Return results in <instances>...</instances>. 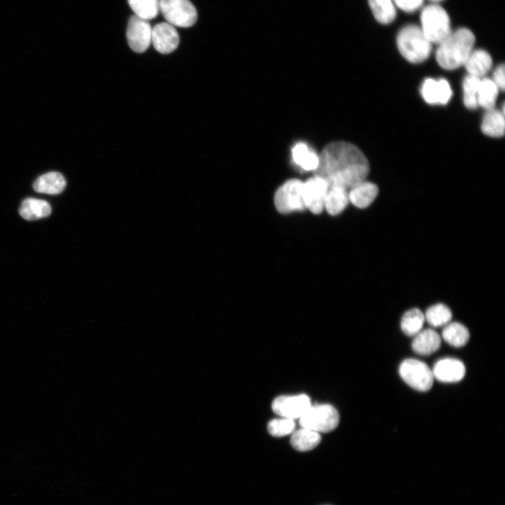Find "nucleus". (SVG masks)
<instances>
[{
    "label": "nucleus",
    "instance_id": "2f4dec72",
    "mask_svg": "<svg viewBox=\"0 0 505 505\" xmlns=\"http://www.w3.org/2000/svg\"><path fill=\"white\" fill-rule=\"evenodd\" d=\"M394 4L405 12H413L419 9L424 0H393Z\"/></svg>",
    "mask_w": 505,
    "mask_h": 505
},
{
    "label": "nucleus",
    "instance_id": "c85d7f7f",
    "mask_svg": "<svg viewBox=\"0 0 505 505\" xmlns=\"http://www.w3.org/2000/svg\"><path fill=\"white\" fill-rule=\"evenodd\" d=\"M128 2L135 15L147 20L156 18L160 11V0H128Z\"/></svg>",
    "mask_w": 505,
    "mask_h": 505
},
{
    "label": "nucleus",
    "instance_id": "9d476101",
    "mask_svg": "<svg viewBox=\"0 0 505 505\" xmlns=\"http://www.w3.org/2000/svg\"><path fill=\"white\" fill-rule=\"evenodd\" d=\"M152 27L147 20L133 15L128 24L127 41L136 53L144 52L152 43Z\"/></svg>",
    "mask_w": 505,
    "mask_h": 505
},
{
    "label": "nucleus",
    "instance_id": "a878e982",
    "mask_svg": "<svg viewBox=\"0 0 505 505\" xmlns=\"http://www.w3.org/2000/svg\"><path fill=\"white\" fill-rule=\"evenodd\" d=\"M375 18L382 24H389L394 20L396 11L393 0H368Z\"/></svg>",
    "mask_w": 505,
    "mask_h": 505
},
{
    "label": "nucleus",
    "instance_id": "0eeeda50",
    "mask_svg": "<svg viewBox=\"0 0 505 505\" xmlns=\"http://www.w3.org/2000/svg\"><path fill=\"white\" fill-rule=\"evenodd\" d=\"M303 182L290 179L283 184L274 195L276 210L283 214L305 210L302 195Z\"/></svg>",
    "mask_w": 505,
    "mask_h": 505
},
{
    "label": "nucleus",
    "instance_id": "ddd939ff",
    "mask_svg": "<svg viewBox=\"0 0 505 505\" xmlns=\"http://www.w3.org/2000/svg\"><path fill=\"white\" fill-rule=\"evenodd\" d=\"M421 94L430 105H445L450 100L452 91L447 80L428 78L422 83Z\"/></svg>",
    "mask_w": 505,
    "mask_h": 505
},
{
    "label": "nucleus",
    "instance_id": "423d86ee",
    "mask_svg": "<svg viewBox=\"0 0 505 505\" xmlns=\"http://www.w3.org/2000/svg\"><path fill=\"white\" fill-rule=\"evenodd\" d=\"M399 374L408 385L419 391H429L433 383L432 370L417 359L404 360L399 366Z\"/></svg>",
    "mask_w": 505,
    "mask_h": 505
},
{
    "label": "nucleus",
    "instance_id": "4be33fe9",
    "mask_svg": "<svg viewBox=\"0 0 505 505\" xmlns=\"http://www.w3.org/2000/svg\"><path fill=\"white\" fill-rule=\"evenodd\" d=\"M319 433L302 427L293 431L290 438V444L293 448L300 452H306L316 447L321 442Z\"/></svg>",
    "mask_w": 505,
    "mask_h": 505
},
{
    "label": "nucleus",
    "instance_id": "f3484780",
    "mask_svg": "<svg viewBox=\"0 0 505 505\" xmlns=\"http://www.w3.org/2000/svg\"><path fill=\"white\" fill-rule=\"evenodd\" d=\"M492 65L490 55L485 50L477 49L471 52L464 65L469 74L481 78L489 72Z\"/></svg>",
    "mask_w": 505,
    "mask_h": 505
},
{
    "label": "nucleus",
    "instance_id": "5701e85b",
    "mask_svg": "<svg viewBox=\"0 0 505 505\" xmlns=\"http://www.w3.org/2000/svg\"><path fill=\"white\" fill-rule=\"evenodd\" d=\"M504 113L494 109L487 110L483 116L481 124L483 133L492 137H500L504 134Z\"/></svg>",
    "mask_w": 505,
    "mask_h": 505
},
{
    "label": "nucleus",
    "instance_id": "72a5a7b5",
    "mask_svg": "<svg viewBox=\"0 0 505 505\" xmlns=\"http://www.w3.org/2000/svg\"><path fill=\"white\" fill-rule=\"evenodd\" d=\"M429 1H432V2H433L434 4H436V3L440 2V1H443V0H429Z\"/></svg>",
    "mask_w": 505,
    "mask_h": 505
},
{
    "label": "nucleus",
    "instance_id": "7c9ffc66",
    "mask_svg": "<svg viewBox=\"0 0 505 505\" xmlns=\"http://www.w3.org/2000/svg\"><path fill=\"white\" fill-rule=\"evenodd\" d=\"M295 428L294 419L288 418L274 419L267 426L269 433L275 437H282L292 433Z\"/></svg>",
    "mask_w": 505,
    "mask_h": 505
},
{
    "label": "nucleus",
    "instance_id": "39448f33",
    "mask_svg": "<svg viewBox=\"0 0 505 505\" xmlns=\"http://www.w3.org/2000/svg\"><path fill=\"white\" fill-rule=\"evenodd\" d=\"M339 422V415L332 405L321 404L311 405L299 418L302 427L319 432H329L334 430Z\"/></svg>",
    "mask_w": 505,
    "mask_h": 505
},
{
    "label": "nucleus",
    "instance_id": "cd10ccee",
    "mask_svg": "<svg viewBox=\"0 0 505 505\" xmlns=\"http://www.w3.org/2000/svg\"><path fill=\"white\" fill-rule=\"evenodd\" d=\"M499 88L492 79H480L478 91V106L489 110L493 109L497 97Z\"/></svg>",
    "mask_w": 505,
    "mask_h": 505
},
{
    "label": "nucleus",
    "instance_id": "dca6fc26",
    "mask_svg": "<svg viewBox=\"0 0 505 505\" xmlns=\"http://www.w3.org/2000/svg\"><path fill=\"white\" fill-rule=\"evenodd\" d=\"M441 337L437 332L428 328L422 330L414 336L412 342V350L420 355H429L436 352L440 346Z\"/></svg>",
    "mask_w": 505,
    "mask_h": 505
},
{
    "label": "nucleus",
    "instance_id": "1a4fd4ad",
    "mask_svg": "<svg viewBox=\"0 0 505 505\" xmlns=\"http://www.w3.org/2000/svg\"><path fill=\"white\" fill-rule=\"evenodd\" d=\"M328 188L326 180L317 175L303 182L302 195L305 209L314 214L321 213L324 209V200Z\"/></svg>",
    "mask_w": 505,
    "mask_h": 505
},
{
    "label": "nucleus",
    "instance_id": "f257e3e1",
    "mask_svg": "<svg viewBox=\"0 0 505 505\" xmlns=\"http://www.w3.org/2000/svg\"><path fill=\"white\" fill-rule=\"evenodd\" d=\"M368 159L356 145L336 141L327 144L318 156L314 175L323 177L329 187L350 189L367 177Z\"/></svg>",
    "mask_w": 505,
    "mask_h": 505
},
{
    "label": "nucleus",
    "instance_id": "20e7f679",
    "mask_svg": "<svg viewBox=\"0 0 505 505\" xmlns=\"http://www.w3.org/2000/svg\"><path fill=\"white\" fill-rule=\"evenodd\" d=\"M420 21L421 29L431 43L438 45L452 32L447 13L436 4H430L422 9Z\"/></svg>",
    "mask_w": 505,
    "mask_h": 505
},
{
    "label": "nucleus",
    "instance_id": "6ab92c4d",
    "mask_svg": "<svg viewBox=\"0 0 505 505\" xmlns=\"http://www.w3.org/2000/svg\"><path fill=\"white\" fill-rule=\"evenodd\" d=\"M349 202L347 189L339 187H329L324 200V209L331 215L341 213Z\"/></svg>",
    "mask_w": 505,
    "mask_h": 505
},
{
    "label": "nucleus",
    "instance_id": "aec40b11",
    "mask_svg": "<svg viewBox=\"0 0 505 505\" xmlns=\"http://www.w3.org/2000/svg\"><path fill=\"white\" fill-rule=\"evenodd\" d=\"M50 213L51 207L47 201L34 198L25 199L19 208L20 215L27 220L46 217Z\"/></svg>",
    "mask_w": 505,
    "mask_h": 505
},
{
    "label": "nucleus",
    "instance_id": "473e14b6",
    "mask_svg": "<svg viewBox=\"0 0 505 505\" xmlns=\"http://www.w3.org/2000/svg\"><path fill=\"white\" fill-rule=\"evenodd\" d=\"M504 65L502 64L498 66L494 71L492 81L497 86L499 90L504 91L505 86V71Z\"/></svg>",
    "mask_w": 505,
    "mask_h": 505
},
{
    "label": "nucleus",
    "instance_id": "9b49d317",
    "mask_svg": "<svg viewBox=\"0 0 505 505\" xmlns=\"http://www.w3.org/2000/svg\"><path fill=\"white\" fill-rule=\"evenodd\" d=\"M311 405L309 396L300 394L278 396L273 400L271 408L278 415L294 419L302 417Z\"/></svg>",
    "mask_w": 505,
    "mask_h": 505
},
{
    "label": "nucleus",
    "instance_id": "4468645a",
    "mask_svg": "<svg viewBox=\"0 0 505 505\" xmlns=\"http://www.w3.org/2000/svg\"><path fill=\"white\" fill-rule=\"evenodd\" d=\"M432 372L433 377L441 382H457L464 378L466 368L461 361L453 358H445L435 363Z\"/></svg>",
    "mask_w": 505,
    "mask_h": 505
},
{
    "label": "nucleus",
    "instance_id": "2eb2a0df",
    "mask_svg": "<svg viewBox=\"0 0 505 505\" xmlns=\"http://www.w3.org/2000/svg\"><path fill=\"white\" fill-rule=\"evenodd\" d=\"M378 193L377 186L365 180L356 184L348 191L349 202L358 208L368 207L376 198Z\"/></svg>",
    "mask_w": 505,
    "mask_h": 505
},
{
    "label": "nucleus",
    "instance_id": "7ed1b4c3",
    "mask_svg": "<svg viewBox=\"0 0 505 505\" xmlns=\"http://www.w3.org/2000/svg\"><path fill=\"white\" fill-rule=\"evenodd\" d=\"M396 43L400 54L410 62H422L430 55L431 43L417 25L403 27L397 35Z\"/></svg>",
    "mask_w": 505,
    "mask_h": 505
},
{
    "label": "nucleus",
    "instance_id": "a211bd4d",
    "mask_svg": "<svg viewBox=\"0 0 505 505\" xmlns=\"http://www.w3.org/2000/svg\"><path fill=\"white\" fill-rule=\"evenodd\" d=\"M65 187L64 176L58 172H50L39 176L33 184L36 191L53 195L61 193Z\"/></svg>",
    "mask_w": 505,
    "mask_h": 505
},
{
    "label": "nucleus",
    "instance_id": "f03ea898",
    "mask_svg": "<svg viewBox=\"0 0 505 505\" xmlns=\"http://www.w3.org/2000/svg\"><path fill=\"white\" fill-rule=\"evenodd\" d=\"M475 36L467 28H459L438 44L436 58L438 65L447 70H453L464 65L473 50Z\"/></svg>",
    "mask_w": 505,
    "mask_h": 505
},
{
    "label": "nucleus",
    "instance_id": "bb28decb",
    "mask_svg": "<svg viewBox=\"0 0 505 505\" xmlns=\"http://www.w3.org/2000/svg\"><path fill=\"white\" fill-rule=\"evenodd\" d=\"M424 314L425 321L433 327L445 326L451 322L452 318L450 309L443 303L430 306Z\"/></svg>",
    "mask_w": 505,
    "mask_h": 505
},
{
    "label": "nucleus",
    "instance_id": "393cba45",
    "mask_svg": "<svg viewBox=\"0 0 505 505\" xmlns=\"http://www.w3.org/2000/svg\"><path fill=\"white\" fill-rule=\"evenodd\" d=\"M424 322V313L418 308H412L403 314L400 328L406 335L414 337L422 330Z\"/></svg>",
    "mask_w": 505,
    "mask_h": 505
},
{
    "label": "nucleus",
    "instance_id": "6e6552de",
    "mask_svg": "<svg viewBox=\"0 0 505 505\" xmlns=\"http://www.w3.org/2000/svg\"><path fill=\"white\" fill-rule=\"evenodd\" d=\"M160 11L167 22L180 27H189L196 21L197 12L189 0H160Z\"/></svg>",
    "mask_w": 505,
    "mask_h": 505
},
{
    "label": "nucleus",
    "instance_id": "c756f323",
    "mask_svg": "<svg viewBox=\"0 0 505 505\" xmlns=\"http://www.w3.org/2000/svg\"><path fill=\"white\" fill-rule=\"evenodd\" d=\"M480 78L468 74L463 81V100L464 105L469 109H475L478 107V91Z\"/></svg>",
    "mask_w": 505,
    "mask_h": 505
},
{
    "label": "nucleus",
    "instance_id": "f8f14e48",
    "mask_svg": "<svg viewBox=\"0 0 505 505\" xmlns=\"http://www.w3.org/2000/svg\"><path fill=\"white\" fill-rule=\"evenodd\" d=\"M179 41L177 31L168 22H160L152 29V43L154 48L162 54L174 51Z\"/></svg>",
    "mask_w": 505,
    "mask_h": 505
},
{
    "label": "nucleus",
    "instance_id": "b1692460",
    "mask_svg": "<svg viewBox=\"0 0 505 505\" xmlns=\"http://www.w3.org/2000/svg\"><path fill=\"white\" fill-rule=\"evenodd\" d=\"M443 340L454 347H462L469 341L470 335L467 328L459 322H450L442 331Z\"/></svg>",
    "mask_w": 505,
    "mask_h": 505
},
{
    "label": "nucleus",
    "instance_id": "412c9836",
    "mask_svg": "<svg viewBox=\"0 0 505 505\" xmlns=\"http://www.w3.org/2000/svg\"><path fill=\"white\" fill-rule=\"evenodd\" d=\"M294 163L306 171L315 170L318 165V156L305 143L298 142L292 149Z\"/></svg>",
    "mask_w": 505,
    "mask_h": 505
}]
</instances>
